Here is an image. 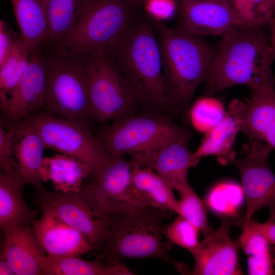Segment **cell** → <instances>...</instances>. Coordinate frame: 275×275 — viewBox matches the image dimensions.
Returning <instances> with one entry per match:
<instances>
[{
    "label": "cell",
    "instance_id": "37",
    "mask_svg": "<svg viewBox=\"0 0 275 275\" xmlns=\"http://www.w3.org/2000/svg\"><path fill=\"white\" fill-rule=\"evenodd\" d=\"M150 14L158 20L166 19L174 13V5L171 0H147Z\"/></svg>",
    "mask_w": 275,
    "mask_h": 275
},
{
    "label": "cell",
    "instance_id": "8",
    "mask_svg": "<svg viewBox=\"0 0 275 275\" xmlns=\"http://www.w3.org/2000/svg\"><path fill=\"white\" fill-rule=\"evenodd\" d=\"M22 121L38 133L46 148L80 160L90 168L92 175L100 172L112 159L85 123L43 111L32 114Z\"/></svg>",
    "mask_w": 275,
    "mask_h": 275
},
{
    "label": "cell",
    "instance_id": "15",
    "mask_svg": "<svg viewBox=\"0 0 275 275\" xmlns=\"http://www.w3.org/2000/svg\"><path fill=\"white\" fill-rule=\"evenodd\" d=\"M46 87L45 57L39 49L31 55L26 71L8 96L5 106L2 110L5 124L21 121L43 108Z\"/></svg>",
    "mask_w": 275,
    "mask_h": 275
},
{
    "label": "cell",
    "instance_id": "21",
    "mask_svg": "<svg viewBox=\"0 0 275 275\" xmlns=\"http://www.w3.org/2000/svg\"><path fill=\"white\" fill-rule=\"evenodd\" d=\"M15 132L12 164L26 184L32 185L37 192L45 189L40 178L39 170L46 148L38 133L23 121L8 125Z\"/></svg>",
    "mask_w": 275,
    "mask_h": 275
},
{
    "label": "cell",
    "instance_id": "4",
    "mask_svg": "<svg viewBox=\"0 0 275 275\" xmlns=\"http://www.w3.org/2000/svg\"><path fill=\"white\" fill-rule=\"evenodd\" d=\"M107 56L115 64L138 99L153 104H169L159 44L148 23L131 22Z\"/></svg>",
    "mask_w": 275,
    "mask_h": 275
},
{
    "label": "cell",
    "instance_id": "36",
    "mask_svg": "<svg viewBox=\"0 0 275 275\" xmlns=\"http://www.w3.org/2000/svg\"><path fill=\"white\" fill-rule=\"evenodd\" d=\"M19 35L11 29L6 22L0 21V64L13 49Z\"/></svg>",
    "mask_w": 275,
    "mask_h": 275
},
{
    "label": "cell",
    "instance_id": "5",
    "mask_svg": "<svg viewBox=\"0 0 275 275\" xmlns=\"http://www.w3.org/2000/svg\"><path fill=\"white\" fill-rule=\"evenodd\" d=\"M126 0H88L70 33L54 48L77 56H108L132 22Z\"/></svg>",
    "mask_w": 275,
    "mask_h": 275
},
{
    "label": "cell",
    "instance_id": "28",
    "mask_svg": "<svg viewBox=\"0 0 275 275\" xmlns=\"http://www.w3.org/2000/svg\"><path fill=\"white\" fill-rule=\"evenodd\" d=\"M88 0H45L48 34L46 44L55 48L77 21Z\"/></svg>",
    "mask_w": 275,
    "mask_h": 275
},
{
    "label": "cell",
    "instance_id": "13",
    "mask_svg": "<svg viewBox=\"0 0 275 275\" xmlns=\"http://www.w3.org/2000/svg\"><path fill=\"white\" fill-rule=\"evenodd\" d=\"M251 90V97L246 103L232 100L229 111L237 117L240 131L249 142L263 143L275 150V85Z\"/></svg>",
    "mask_w": 275,
    "mask_h": 275
},
{
    "label": "cell",
    "instance_id": "7",
    "mask_svg": "<svg viewBox=\"0 0 275 275\" xmlns=\"http://www.w3.org/2000/svg\"><path fill=\"white\" fill-rule=\"evenodd\" d=\"M188 131L169 118L131 113L102 128L98 138L107 152L124 157L151 151Z\"/></svg>",
    "mask_w": 275,
    "mask_h": 275
},
{
    "label": "cell",
    "instance_id": "18",
    "mask_svg": "<svg viewBox=\"0 0 275 275\" xmlns=\"http://www.w3.org/2000/svg\"><path fill=\"white\" fill-rule=\"evenodd\" d=\"M37 204L41 214L32 228L47 255L78 257L94 251L87 238L64 222L52 208Z\"/></svg>",
    "mask_w": 275,
    "mask_h": 275
},
{
    "label": "cell",
    "instance_id": "40",
    "mask_svg": "<svg viewBox=\"0 0 275 275\" xmlns=\"http://www.w3.org/2000/svg\"><path fill=\"white\" fill-rule=\"evenodd\" d=\"M271 26V33L269 39L271 57L274 61L275 60V15L270 23Z\"/></svg>",
    "mask_w": 275,
    "mask_h": 275
},
{
    "label": "cell",
    "instance_id": "33",
    "mask_svg": "<svg viewBox=\"0 0 275 275\" xmlns=\"http://www.w3.org/2000/svg\"><path fill=\"white\" fill-rule=\"evenodd\" d=\"M178 200L180 215L196 226L204 235L212 229L207 218L206 206L203 201L197 195L190 185L180 193Z\"/></svg>",
    "mask_w": 275,
    "mask_h": 275
},
{
    "label": "cell",
    "instance_id": "3",
    "mask_svg": "<svg viewBox=\"0 0 275 275\" xmlns=\"http://www.w3.org/2000/svg\"><path fill=\"white\" fill-rule=\"evenodd\" d=\"M154 28L169 104L183 110L198 87L205 82L215 53L199 36L160 23H155Z\"/></svg>",
    "mask_w": 275,
    "mask_h": 275
},
{
    "label": "cell",
    "instance_id": "2",
    "mask_svg": "<svg viewBox=\"0 0 275 275\" xmlns=\"http://www.w3.org/2000/svg\"><path fill=\"white\" fill-rule=\"evenodd\" d=\"M169 212L145 206L109 217L105 221L108 236L96 250V259L116 265L124 259L157 258L171 264L180 273H188L185 264L168 253L163 241L162 223Z\"/></svg>",
    "mask_w": 275,
    "mask_h": 275
},
{
    "label": "cell",
    "instance_id": "43",
    "mask_svg": "<svg viewBox=\"0 0 275 275\" xmlns=\"http://www.w3.org/2000/svg\"><path fill=\"white\" fill-rule=\"evenodd\" d=\"M274 252H275V247L274 246ZM274 274H275V269H274Z\"/></svg>",
    "mask_w": 275,
    "mask_h": 275
},
{
    "label": "cell",
    "instance_id": "25",
    "mask_svg": "<svg viewBox=\"0 0 275 275\" xmlns=\"http://www.w3.org/2000/svg\"><path fill=\"white\" fill-rule=\"evenodd\" d=\"M132 182L138 197L145 205L178 214V200L174 190L151 168L140 166L135 167Z\"/></svg>",
    "mask_w": 275,
    "mask_h": 275
},
{
    "label": "cell",
    "instance_id": "10",
    "mask_svg": "<svg viewBox=\"0 0 275 275\" xmlns=\"http://www.w3.org/2000/svg\"><path fill=\"white\" fill-rule=\"evenodd\" d=\"M90 80V118L114 121L132 113L135 93L109 57L85 56Z\"/></svg>",
    "mask_w": 275,
    "mask_h": 275
},
{
    "label": "cell",
    "instance_id": "26",
    "mask_svg": "<svg viewBox=\"0 0 275 275\" xmlns=\"http://www.w3.org/2000/svg\"><path fill=\"white\" fill-rule=\"evenodd\" d=\"M43 275H133L122 264L112 265L96 259L90 261L77 256L46 255L41 263Z\"/></svg>",
    "mask_w": 275,
    "mask_h": 275
},
{
    "label": "cell",
    "instance_id": "1",
    "mask_svg": "<svg viewBox=\"0 0 275 275\" xmlns=\"http://www.w3.org/2000/svg\"><path fill=\"white\" fill-rule=\"evenodd\" d=\"M273 61L269 40L260 29L234 26L223 35L205 81L203 95L212 96L237 85H245L250 89L275 85Z\"/></svg>",
    "mask_w": 275,
    "mask_h": 275
},
{
    "label": "cell",
    "instance_id": "14",
    "mask_svg": "<svg viewBox=\"0 0 275 275\" xmlns=\"http://www.w3.org/2000/svg\"><path fill=\"white\" fill-rule=\"evenodd\" d=\"M37 203L52 208L67 224L82 234L94 248H100L108 236L105 223L96 217L80 193H65L45 189L34 195Z\"/></svg>",
    "mask_w": 275,
    "mask_h": 275
},
{
    "label": "cell",
    "instance_id": "31",
    "mask_svg": "<svg viewBox=\"0 0 275 275\" xmlns=\"http://www.w3.org/2000/svg\"><path fill=\"white\" fill-rule=\"evenodd\" d=\"M226 114L221 100L212 96L203 95L191 105L188 116L193 128L205 134L219 124Z\"/></svg>",
    "mask_w": 275,
    "mask_h": 275
},
{
    "label": "cell",
    "instance_id": "29",
    "mask_svg": "<svg viewBox=\"0 0 275 275\" xmlns=\"http://www.w3.org/2000/svg\"><path fill=\"white\" fill-rule=\"evenodd\" d=\"M29 50L20 35L5 60L0 64V106H5L8 96L26 71L31 59Z\"/></svg>",
    "mask_w": 275,
    "mask_h": 275
},
{
    "label": "cell",
    "instance_id": "32",
    "mask_svg": "<svg viewBox=\"0 0 275 275\" xmlns=\"http://www.w3.org/2000/svg\"><path fill=\"white\" fill-rule=\"evenodd\" d=\"M238 26L261 29L271 23L273 15L267 0H229Z\"/></svg>",
    "mask_w": 275,
    "mask_h": 275
},
{
    "label": "cell",
    "instance_id": "39",
    "mask_svg": "<svg viewBox=\"0 0 275 275\" xmlns=\"http://www.w3.org/2000/svg\"><path fill=\"white\" fill-rule=\"evenodd\" d=\"M0 275H15L2 250L0 253Z\"/></svg>",
    "mask_w": 275,
    "mask_h": 275
},
{
    "label": "cell",
    "instance_id": "12",
    "mask_svg": "<svg viewBox=\"0 0 275 275\" xmlns=\"http://www.w3.org/2000/svg\"><path fill=\"white\" fill-rule=\"evenodd\" d=\"M232 219L223 218L220 226L204 235L191 253L195 260L190 274L194 275L243 274L239 261L238 241L232 239Z\"/></svg>",
    "mask_w": 275,
    "mask_h": 275
},
{
    "label": "cell",
    "instance_id": "42",
    "mask_svg": "<svg viewBox=\"0 0 275 275\" xmlns=\"http://www.w3.org/2000/svg\"><path fill=\"white\" fill-rule=\"evenodd\" d=\"M270 9L273 15H275V0H267Z\"/></svg>",
    "mask_w": 275,
    "mask_h": 275
},
{
    "label": "cell",
    "instance_id": "41",
    "mask_svg": "<svg viewBox=\"0 0 275 275\" xmlns=\"http://www.w3.org/2000/svg\"><path fill=\"white\" fill-rule=\"evenodd\" d=\"M127 3L132 7L137 6L147 0H126Z\"/></svg>",
    "mask_w": 275,
    "mask_h": 275
},
{
    "label": "cell",
    "instance_id": "9",
    "mask_svg": "<svg viewBox=\"0 0 275 275\" xmlns=\"http://www.w3.org/2000/svg\"><path fill=\"white\" fill-rule=\"evenodd\" d=\"M139 166L133 158L112 156L100 172L91 176L80 193L96 217L105 223L114 215L147 206L132 185V173Z\"/></svg>",
    "mask_w": 275,
    "mask_h": 275
},
{
    "label": "cell",
    "instance_id": "6",
    "mask_svg": "<svg viewBox=\"0 0 275 275\" xmlns=\"http://www.w3.org/2000/svg\"><path fill=\"white\" fill-rule=\"evenodd\" d=\"M44 112L83 123L90 118V80L85 56L55 50L45 57Z\"/></svg>",
    "mask_w": 275,
    "mask_h": 275
},
{
    "label": "cell",
    "instance_id": "17",
    "mask_svg": "<svg viewBox=\"0 0 275 275\" xmlns=\"http://www.w3.org/2000/svg\"><path fill=\"white\" fill-rule=\"evenodd\" d=\"M189 139L188 132L157 148L131 158L141 166L151 168L173 190L180 193L189 185L187 180L188 170L197 165L188 147Z\"/></svg>",
    "mask_w": 275,
    "mask_h": 275
},
{
    "label": "cell",
    "instance_id": "11",
    "mask_svg": "<svg viewBox=\"0 0 275 275\" xmlns=\"http://www.w3.org/2000/svg\"><path fill=\"white\" fill-rule=\"evenodd\" d=\"M271 151L263 143L251 141L243 147V157L230 162L237 168L241 180L246 204L242 225L264 208H268L269 217L275 219V174L268 161Z\"/></svg>",
    "mask_w": 275,
    "mask_h": 275
},
{
    "label": "cell",
    "instance_id": "24",
    "mask_svg": "<svg viewBox=\"0 0 275 275\" xmlns=\"http://www.w3.org/2000/svg\"><path fill=\"white\" fill-rule=\"evenodd\" d=\"M20 35L31 56L46 44L48 26L45 0H10Z\"/></svg>",
    "mask_w": 275,
    "mask_h": 275
},
{
    "label": "cell",
    "instance_id": "30",
    "mask_svg": "<svg viewBox=\"0 0 275 275\" xmlns=\"http://www.w3.org/2000/svg\"><path fill=\"white\" fill-rule=\"evenodd\" d=\"M243 199L241 185L232 181L221 182L209 190L204 200L206 207L223 218L237 215Z\"/></svg>",
    "mask_w": 275,
    "mask_h": 275
},
{
    "label": "cell",
    "instance_id": "20",
    "mask_svg": "<svg viewBox=\"0 0 275 275\" xmlns=\"http://www.w3.org/2000/svg\"><path fill=\"white\" fill-rule=\"evenodd\" d=\"M1 164L0 228L4 231L17 224L32 227L37 219L38 211L25 202L23 190L25 182L9 159Z\"/></svg>",
    "mask_w": 275,
    "mask_h": 275
},
{
    "label": "cell",
    "instance_id": "34",
    "mask_svg": "<svg viewBox=\"0 0 275 275\" xmlns=\"http://www.w3.org/2000/svg\"><path fill=\"white\" fill-rule=\"evenodd\" d=\"M200 232L196 226L180 215L163 229V233L171 242L191 254L200 243Z\"/></svg>",
    "mask_w": 275,
    "mask_h": 275
},
{
    "label": "cell",
    "instance_id": "22",
    "mask_svg": "<svg viewBox=\"0 0 275 275\" xmlns=\"http://www.w3.org/2000/svg\"><path fill=\"white\" fill-rule=\"evenodd\" d=\"M93 173L90 168L72 156L59 153L44 157L39 170L43 182H50L54 190L80 193Z\"/></svg>",
    "mask_w": 275,
    "mask_h": 275
},
{
    "label": "cell",
    "instance_id": "16",
    "mask_svg": "<svg viewBox=\"0 0 275 275\" xmlns=\"http://www.w3.org/2000/svg\"><path fill=\"white\" fill-rule=\"evenodd\" d=\"M177 28L193 35H223L239 25L229 0H179Z\"/></svg>",
    "mask_w": 275,
    "mask_h": 275
},
{
    "label": "cell",
    "instance_id": "35",
    "mask_svg": "<svg viewBox=\"0 0 275 275\" xmlns=\"http://www.w3.org/2000/svg\"><path fill=\"white\" fill-rule=\"evenodd\" d=\"M15 132L14 128L0 120V163L10 159L13 154Z\"/></svg>",
    "mask_w": 275,
    "mask_h": 275
},
{
    "label": "cell",
    "instance_id": "23",
    "mask_svg": "<svg viewBox=\"0 0 275 275\" xmlns=\"http://www.w3.org/2000/svg\"><path fill=\"white\" fill-rule=\"evenodd\" d=\"M240 125L237 117L229 112L223 120L208 132L205 133L197 150L192 153L197 164L203 157L215 156L223 165L230 163L236 157L233 146Z\"/></svg>",
    "mask_w": 275,
    "mask_h": 275
},
{
    "label": "cell",
    "instance_id": "27",
    "mask_svg": "<svg viewBox=\"0 0 275 275\" xmlns=\"http://www.w3.org/2000/svg\"><path fill=\"white\" fill-rule=\"evenodd\" d=\"M238 241L247 256L249 274H274V246L256 229L251 220L242 225Z\"/></svg>",
    "mask_w": 275,
    "mask_h": 275
},
{
    "label": "cell",
    "instance_id": "38",
    "mask_svg": "<svg viewBox=\"0 0 275 275\" xmlns=\"http://www.w3.org/2000/svg\"><path fill=\"white\" fill-rule=\"evenodd\" d=\"M251 222L256 229L275 247V219L269 217L264 223H259L252 219Z\"/></svg>",
    "mask_w": 275,
    "mask_h": 275
},
{
    "label": "cell",
    "instance_id": "19",
    "mask_svg": "<svg viewBox=\"0 0 275 275\" xmlns=\"http://www.w3.org/2000/svg\"><path fill=\"white\" fill-rule=\"evenodd\" d=\"M4 232L1 250L15 275L43 274L41 263L47 254L32 227L17 224Z\"/></svg>",
    "mask_w": 275,
    "mask_h": 275
}]
</instances>
